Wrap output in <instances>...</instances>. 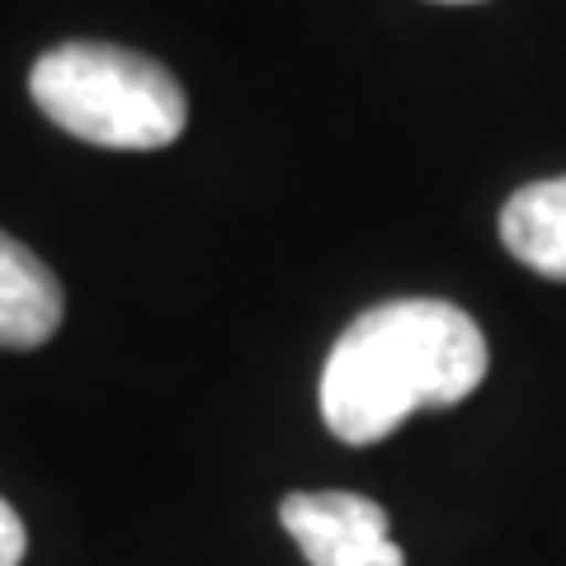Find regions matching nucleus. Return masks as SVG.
I'll return each instance as SVG.
<instances>
[{"label":"nucleus","instance_id":"nucleus-6","mask_svg":"<svg viewBox=\"0 0 566 566\" xmlns=\"http://www.w3.org/2000/svg\"><path fill=\"white\" fill-rule=\"evenodd\" d=\"M24 547H29L24 524H20V515H14V505L0 495V566H20Z\"/></svg>","mask_w":566,"mask_h":566},{"label":"nucleus","instance_id":"nucleus-1","mask_svg":"<svg viewBox=\"0 0 566 566\" xmlns=\"http://www.w3.org/2000/svg\"><path fill=\"white\" fill-rule=\"evenodd\" d=\"M482 326L444 297H392L354 316L322 368V420L345 444H378L420 406H458L486 378Z\"/></svg>","mask_w":566,"mask_h":566},{"label":"nucleus","instance_id":"nucleus-7","mask_svg":"<svg viewBox=\"0 0 566 566\" xmlns=\"http://www.w3.org/2000/svg\"><path fill=\"white\" fill-rule=\"evenodd\" d=\"M444 6H468V0H444Z\"/></svg>","mask_w":566,"mask_h":566},{"label":"nucleus","instance_id":"nucleus-3","mask_svg":"<svg viewBox=\"0 0 566 566\" xmlns=\"http://www.w3.org/2000/svg\"><path fill=\"white\" fill-rule=\"evenodd\" d=\"M283 528L312 566H406L387 510L354 491H297L279 505Z\"/></svg>","mask_w":566,"mask_h":566},{"label":"nucleus","instance_id":"nucleus-5","mask_svg":"<svg viewBox=\"0 0 566 566\" xmlns=\"http://www.w3.org/2000/svg\"><path fill=\"white\" fill-rule=\"evenodd\" d=\"M501 241L534 274L566 283V175L510 193L501 208Z\"/></svg>","mask_w":566,"mask_h":566},{"label":"nucleus","instance_id":"nucleus-4","mask_svg":"<svg viewBox=\"0 0 566 566\" xmlns=\"http://www.w3.org/2000/svg\"><path fill=\"white\" fill-rule=\"evenodd\" d=\"M66 312L62 283L48 264L0 232V349H33L57 335Z\"/></svg>","mask_w":566,"mask_h":566},{"label":"nucleus","instance_id":"nucleus-2","mask_svg":"<svg viewBox=\"0 0 566 566\" xmlns=\"http://www.w3.org/2000/svg\"><path fill=\"white\" fill-rule=\"evenodd\" d=\"M33 104L62 133L114 151L170 147L189 123L185 85L161 62L114 43H62L29 71Z\"/></svg>","mask_w":566,"mask_h":566}]
</instances>
